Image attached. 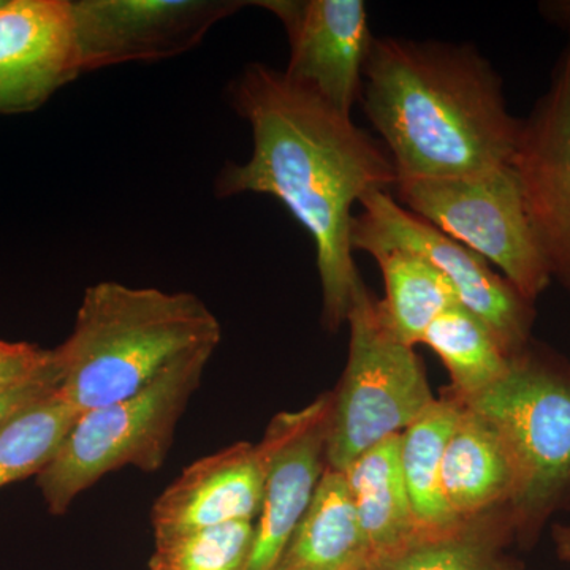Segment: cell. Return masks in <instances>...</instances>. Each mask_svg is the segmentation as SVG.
Here are the masks:
<instances>
[{
	"instance_id": "6da1fadb",
	"label": "cell",
	"mask_w": 570,
	"mask_h": 570,
	"mask_svg": "<svg viewBox=\"0 0 570 570\" xmlns=\"http://www.w3.org/2000/svg\"><path fill=\"white\" fill-rule=\"evenodd\" d=\"M232 107L250 126L253 154L225 165L214 183L219 198H276L313 238L328 330L347 322L362 277L351 245L355 204L395 189L392 157L377 138L322 97L265 63L247 66L228 88Z\"/></svg>"
},
{
	"instance_id": "7a4b0ae2",
	"label": "cell",
	"mask_w": 570,
	"mask_h": 570,
	"mask_svg": "<svg viewBox=\"0 0 570 570\" xmlns=\"http://www.w3.org/2000/svg\"><path fill=\"white\" fill-rule=\"evenodd\" d=\"M360 104L397 183L512 165L521 121L510 115L497 70L471 45L374 39Z\"/></svg>"
},
{
	"instance_id": "3957f363",
	"label": "cell",
	"mask_w": 570,
	"mask_h": 570,
	"mask_svg": "<svg viewBox=\"0 0 570 570\" xmlns=\"http://www.w3.org/2000/svg\"><path fill=\"white\" fill-rule=\"evenodd\" d=\"M219 341V321L197 295L104 281L86 288L70 336L52 348L59 392L78 414L107 406Z\"/></svg>"
},
{
	"instance_id": "277c9868",
	"label": "cell",
	"mask_w": 570,
	"mask_h": 570,
	"mask_svg": "<svg viewBox=\"0 0 570 570\" xmlns=\"http://www.w3.org/2000/svg\"><path fill=\"white\" fill-rule=\"evenodd\" d=\"M214 352H187L135 395L78 415L55 459L37 475L48 512L63 515L75 499L110 472L163 468Z\"/></svg>"
},
{
	"instance_id": "5b68a950",
	"label": "cell",
	"mask_w": 570,
	"mask_h": 570,
	"mask_svg": "<svg viewBox=\"0 0 570 570\" xmlns=\"http://www.w3.org/2000/svg\"><path fill=\"white\" fill-rule=\"evenodd\" d=\"M461 401L489 420L504 442L515 479L509 508L517 539L534 542L570 498V376L527 348L501 381Z\"/></svg>"
},
{
	"instance_id": "8992f818",
	"label": "cell",
	"mask_w": 570,
	"mask_h": 570,
	"mask_svg": "<svg viewBox=\"0 0 570 570\" xmlns=\"http://www.w3.org/2000/svg\"><path fill=\"white\" fill-rule=\"evenodd\" d=\"M346 370L332 396L326 466L343 472L366 450L403 433L436 397L414 347L393 335L360 281L351 311Z\"/></svg>"
},
{
	"instance_id": "52a82bcc",
	"label": "cell",
	"mask_w": 570,
	"mask_h": 570,
	"mask_svg": "<svg viewBox=\"0 0 570 570\" xmlns=\"http://www.w3.org/2000/svg\"><path fill=\"white\" fill-rule=\"evenodd\" d=\"M395 190L409 212L498 266L528 302L549 287L553 275L512 165L460 178L400 181Z\"/></svg>"
},
{
	"instance_id": "ba28073f",
	"label": "cell",
	"mask_w": 570,
	"mask_h": 570,
	"mask_svg": "<svg viewBox=\"0 0 570 570\" xmlns=\"http://www.w3.org/2000/svg\"><path fill=\"white\" fill-rule=\"evenodd\" d=\"M360 206L362 213L352 223V250L370 254L377 247H404L422 255L448 277L460 305L487 325L505 354L515 358L527 351L532 303L485 258L409 212L387 190L366 195Z\"/></svg>"
},
{
	"instance_id": "9c48e42d",
	"label": "cell",
	"mask_w": 570,
	"mask_h": 570,
	"mask_svg": "<svg viewBox=\"0 0 570 570\" xmlns=\"http://www.w3.org/2000/svg\"><path fill=\"white\" fill-rule=\"evenodd\" d=\"M249 2L239 0H70L81 73L175 58Z\"/></svg>"
},
{
	"instance_id": "30bf717a",
	"label": "cell",
	"mask_w": 570,
	"mask_h": 570,
	"mask_svg": "<svg viewBox=\"0 0 570 570\" xmlns=\"http://www.w3.org/2000/svg\"><path fill=\"white\" fill-rule=\"evenodd\" d=\"M512 167L551 275L570 291V33L549 91L521 121Z\"/></svg>"
},
{
	"instance_id": "8fae6325",
	"label": "cell",
	"mask_w": 570,
	"mask_h": 570,
	"mask_svg": "<svg viewBox=\"0 0 570 570\" xmlns=\"http://www.w3.org/2000/svg\"><path fill=\"white\" fill-rule=\"evenodd\" d=\"M287 33L285 77L352 116L360 102L363 69L376 37L362 0H261Z\"/></svg>"
},
{
	"instance_id": "7c38bea8",
	"label": "cell",
	"mask_w": 570,
	"mask_h": 570,
	"mask_svg": "<svg viewBox=\"0 0 570 570\" xmlns=\"http://www.w3.org/2000/svg\"><path fill=\"white\" fill-rule=\"evenodd\" d=\"M330 393L296 412H281L258 442L265 464L264 501L246 570H275L326 469Z\"/></svg>"
},
{
	"instance_id": "4fadbf2b",
	"label": "cell",
	"mask_w": 570,
	"mask_h": 570,
	"mask_svg": "<svg viewBox=\"0 0 570 570\" xmlns=\"http://www.w3.org/2000/svg\"><path fill=\"white\" fill-rule=\"evenodd\" d=\"M80 75L70 0H3L0 115L37 110Z\"/></svg>"
},
{
	"instance_id": "5bb4252c",
	"label": "cell",
	"mask_w": 570,
	"mask_h": 570,
	"mask_svg": "<svg viewBox=\"0 0 570 570\" xmlns=\"http://www.w3.org/2000/svg\"><path fill=\"white\" fill-rule=\"evenodd\" d=\"M264 489L265 464L258 444L235 442L194 461L154 501V539L255 521Z\"/></svg>"
},
{
	"instance_id": "9a60e30c",
	"label": "cell",
	"mask_w": 570,
	"mask_h": 570,
	"mask_svg": "<svg viewBox=\"0 0 570 570\" xmlns=\"http://www.w3.org/2000/svg\"><path fill=\"white\" fill-rule=\"evenodd\" d=\"M441 480L456 521L509 508L512 501L515 479L504 442L489 420L466 404L445 449Z\"/></svg>"
},
{
	"instance_id": "2e32d148",
	"label": "cell",
	"mask_w": 570,
	"mask_h": 570,
	"mask_svg": "<svg viewBox=\"0 0 570 570\" xmlns=\"http://www.w3.org/2000/svg\"><path fill=\"white\" fill-rule=\"evenodd\" d=\"M400 438L385 439L343 471L373 566L422 534L401 471Z\"/></svg>"
},
{
	"instance_id": "e0dca14e",
	"label": "cell",
	"mask_w": 570,
	"mask_h": 570,
	"mask_svg": "<svg viewBox=\"0 0 570 570\" xmlns=\"http://www.w3.org/2000/svg\"><path fill=\"white\" fill-rule=\"evenodd\" d=\"M346 475L326 466L275 570H371Z\"/></svg>"
},
{
	"instance_id": "ac0fdd59",
	"label": "cell",
	"mask_w": 570,
	"mask_h": 570,
	"mask_svg": "<svg viewBox=\"0 0 570 570\" xmlns=\"http://www.w3.org/2000/svg\"><path fill=\"white\" fill-rule=\"evenodd\" d=\"M463 407V401L448 389L401 433V471L422 534L460 523L445 502L441 475L445 449Z\"/></svg>"
},
{
	"instance_id": "d6986e66",
	"label": "cell",
	"mask_w": 570,
	"mask_h": 570,
	"mask_svg": "<svg viewBox=\"0 0 570 570\" xmlns=\"http://www.w3.org/2000/svg\"><path fill=\"white\" fill-rule=\"evenodd\" d=\"M515 538L512 513L505 505L449 530L420 534L371 570H519L505 553Z\"/></svg>"
},
{
	"instance_id": "ffe728a7",
	"label": "cell",
	"mask_w": 570,
	"mask_h": 570,
	"mask_svg": "<svg viewBox=\"0 0 570 570\" xmlns=\"http://www.w3.org/2000/svg\"><path fill=\"white\" fill-rule=\"evenodd\" d=\"M370 255L384 276L385 296L377 299V309L385 325L407 346L422 344L430 325L460 305L448 277L425 257L404 247H377Z\"/></svg>"
},
{
	"instance_id": "44dd1931",
	"label": "cell",
	"mask_w": 570,
	"mask_h": 570,
	"mask_svg": "<svg viewBox=\"0 0 570 570\" xmlns=\"http://www.w3.org/2000/svg\"><path fill=\"white\" fill-rule=\"evenodd\" d=\"M422 344L448 367L450 390L461 400L489 390L509 373L513 363L487 325L461 305L441 314L426 330Z\"/></svg>"
},
{
	"instance_id": "7402d4cb",
	"label": "cell",
	"mask_w": 570,
	"mask_h": 570,
	"mask_svg": "<svg viewBox=\"0 0 570 570\" xmlns=\"http://www.w3.org/2000/svg\"><path fill=\"white\" fill-rule=\"evenodd\" d=\"M78 412L59 387L0 425V489L39 475L55 459Z\"/></svg>"
},
{
	"instance_id": "603a6c76",
	"label": "cell",
	"mask_w": 570,
	"mask_h": 570,
	"mask_svg": "<svg viewBox=\"0 0 570 570\" xmlns=\"http://www.w3.org/2000/svg\"><path fill=\"white\" fill-rule=\"evenodd\" d=\"M255 521L157 539L149 570H246L253 553Z\"/></svg>"
},
{
	"instance_id": "cb8c5ba5",
	"label": "cell",
	"mask_w": 570,
	"mask_h": 570,
	"mask_svg": "<svg viewBox=\"0 0 570 570\" xmlns=\"http://www.w3.org/2000/svg\"><path fill=\"white\" fill-rule=\"evenodd\" d=\"M55 354L28 343L0 340V393L31 384L51 370Z\"/></svg>"
},
{
	"instance_id": "d4e9b609",
	"label": "cell",
	"mask_w": 570,
	"mask_h": 570,
	"mask_svg": "<svg viewBox=\"0 0 570 570\" xmlns=\"http://www.w3.org/2000/svg\"><path fill=\"white\" fill-rule=\"evenodd\" d=\"M59 382H61V376H59L55 360L51 370L45 373L43 376L36 379L31 384L22 385V387L11 390V392L0 393V425L13 417L21 409L31 406L36 401L58 389Z\"/></svg>"
},
{
	"instance_id": "484cf974",
	"label": "cell",
	"mask_w": 570,
	"mask_h": 570,
	"mask_svg": "<svg viewBox=\"0 0 570 570\" xmlns=\"http://www.w3.org/2000/svg\"><path fill=\"white\" fill-rule=\"evenodd\" d=\"M540 11L553 24L560 26L570 33V0H550L540 3Z\"/></svg>"
},
{
	"instance_id": "4316f807",
	"label": "cell",
	"mask_w": 570,
	"mask_h": 570,
	"mask_svg": "<svg viewBox=\"0 0 570 570\" xmlns=\"http://www.w3.org/2000/svg\"><path fill=\"white\" fill-rule=\"evenodd\" d=\"M553 542L558 557L570 561V524H557L553 528Z\"/></svg>"
},
{
	"instance_id": "83f0119b",
	"label": "cell",
	"mask_w": 570,
	"mask_h": 570,
	"mask_svg": "<svg viewBox=\"0 0 570 570\" xmlns=\"http://www.w3.org/2000/svg\"><path fill=\"white\" fill-rule=\"evenodd\" d=\"M2 3H3V0H0V6H2Z\"/></svg>"
},
{
	"instance_id": "f1b7e54d",
	"label": "cell",
	"mask_w": 570,
	"mask_h": 570,
	"mask_svg": "<svg viewBox=\"0 0 570 570\" xmlns=\"http://www.w3.org/2000/svg\"><path fill=\"white\" fill-rule=\"evenodd\" d=\"M520 570V569H519Z\"/></svg>"
}]
</instances>
